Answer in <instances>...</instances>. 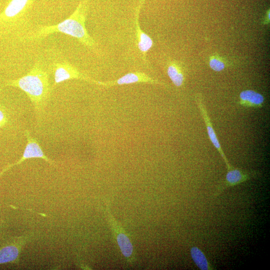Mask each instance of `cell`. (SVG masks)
<instances>
[{"mask_svg": "<svg viewBox=\"0 0 270 270\" xmlns=\"http://www.w3.org/2000/svg\"><path fill=\"white\" fill-rule=\"evenodd\" d=\"M195 100L199 110L201 116L204 122L209 138L214 148L216 149L222 158L226 168H229L232 165L230 164L226 156L223 151L220 142L218 140L216 134L212 124L207 111L206 106L204 102L202 97L200 94H196L195 95Z\"/></svg>", "mask_w": 270, "mask_h": 270, "instance_id": "8", "label": "cell"}, {"mask_svg": "<svg viewBox=\"0 0 270 270\" xmlns=\"http://www.w3.org/2000/svg\"><path fill=\"white\" fill-rule=\"evenodd\" d=\"M190 254L196 266L202 270H212V268L203 252L197 246L190 248Z\"/></svg>", "mask_w": 270, "mask_h": 270, "instance_id": "14", "label": "cell"}, {"mask_svg": "<svg viewBox=\"0 0 270 270\" xmlns=\"http://www.w3.org/2000/svg\"><path fill=\"white\" fill-rule=\"evenodd\" d=\"M166 72L168 76L174 84L180 87L182 86L185 78L181 66L175 61H171L168 64Z\"/></svg>", "mask_w": 270, "mask_h": 270, "instance_id": "13", "label": "cell"}, {"mask_svg": "<svg viewBox=\"0 0 270 270\" xmlns=\"http://www.w3.org/2000/svg\"><path fill=\"white\" fill-rule=\"evenodd\" d=\"M24 134L26 138V144L21 158L16 162L6 166L0 172V176L12 166L19 164L26 160L32 158H40L44 160L50 164L54 166L56 162L50 159L44 152L39 142L30 134L28 130L24 131Z\"/></svg>", "mask_w": 270, "mask_h": 270, "instance_id": "7", "label": "cell"}, {"mask_svg": "<svg viewBox=\"0 0 270 270\" xmlns=\"http://www.w3.org/2000/svg\"><path fill=\"white\" fill-rule=\"evenodd\" d=\"M260 173L256 170H247L231 166L227 169L224 178L217 186L213 194L214 197L218 196L225 190L238 186L252 178L260 176Z\"/></svg>", "mask_w": 270, "mask_h": 270, "instance_id": "6", "label": "cell"}, {"mask_svg": "<svg viewBox=\"0 0 270 270\" xmlns=\"http://www.w3.org/2000/svg\"><path fill=\"white\" fill-rule=\"evenodd\" d=\"M144 0H140L136 8L135 13V27L137 44L138 50L142 54V58L145 63H147L146 54L153 46V41L152 38L142 30L139 22V16L140 8Z\"/></svg>", "mask_w": 270, "mask_h": 270, "instance_id": "10", "label": "cell"}, {"mask_svg": "<svg viewBox=\"0 0 270 270\" xmlns=\"http://www.w3.org/2000/svg\"><path fill=\"white\" fill-rule=\"evenodd\" d=\"M209 65L210 68L216 72H220L226 66L224 60L216 56H212L210 58Z\"/></svg>", "mask_w": 270, "mask_h": 270, "instance_id": "15", "label": "cell"}, {"mask_svg": "<svg viewBox=\"0 0 270 270\" xmlns=\"http://www.w3.org/2000/svg\"><path fill=\"white\" fill-rule=\"evenodd\" d=\"M134 83H148L162 86L164 85V83L157 80H154L146 74L140 72L128 73L114 80L108 82L96 80V84L104 87H110L117 85L128 84Z\"/></svg>", "mask_w": 270, "mask_h": 270, "instance_id": "9", "label": "cell"}, {"mask_svg": "<svg viewBox=\"0 0 270 270\" xmlns=\"http://www.w3.org/2000/svg\"><path fill=\"white\" fill-rule=\"evenodd\" d=\"M106 213L122 254L128 263L134 264L136 258L132 243L124 228L112 216L108 203L106 204Z\"/></svg>", "mask_w": 270, "mask_h": 270, "instance_id": "5", "label": "cell"}, {"mask_svg": "<svg viewBox=\"0 0 270 270\" xmlns=\"http://www.w3.org/2000/svg\"><path fill=\"white\" fill-rule=\"evenodd\" d=\"M8 122V116L4 109L0 106V128L6 125Z\"/></svg>", "mask_w": 270, "mask_h": 270, "instance_id": "16", "label": "cell"}, {"mask_svg": "<svg viewBox=\"0 0 270 270\" xmlns=\"http://www.w3.org/2000/svg\"><path fill=\"white\" fill-rule=\"evenodd\" d=\"M89 0H80L74 11L64 20L54 25L38 26L34 31L23 36L26 42H38L48 35L60 32L76 38L90 48H94L96 42L86 27Z\"/></svg>", "mask_w": 270, "mask_h": 270, "instance_id": "1", "label": "cell"}, {"mask_svg": "<svg viewBox=\"0 0 270 270\" xmlns=\"http://www.w3.org/2000/svg\"><path fill=\"white\" fill-rule=\"evenodd\" d=\"M35 0H11L0 14V26H14L22 24Z\"/></svg>", "mask_w": 270, "mask_h": 270, "instance_id": "4", "label": "cell"}, {"mask_svg": "<svg viewBox=\"0 0 270 270\" xmlns=\"http://www.w3.org/2000/svg\"><path fill=\"white\" fill-rule=\"evenodd\" d=\"M48 68L52 72L54 78L52 90L60 83L69 80H81L94 84L96 82L80 72L75 66L65 60H52Z\"/></svg>", "mask_w": 270, "mask_h": 270, "instance_id": "3", "label": "cell"}, {"mask_svg": "<svg viewBox=\"0 0 270 270\" xmlns=\"http://www.w3.org/2000/svg\"><path fill=\"white\" fill-rule=\"evenodd\" d=\"M20 251V245L12 242L0 248V264L16 262Z\"/></svg>", "mask_w": 270, "mask_h": 270, "instance_id": "12", "label": "cell"}, {"mask_svg": "<svg viewBox=\"0 0 270 270\" xmlns=\"http://www.w3.org/2000/svg\"><path fill=\"white\" fill-rule=\"evenodd\" d=\"M264 102V98L261 94L247 90L240 92L238 104L246 108H259L263 106Z\"/></svg>", "mask_w": 270, "mask_h": 270, "instance_id": "11", "label": "cell"}, {"mask_svg": "<svg viewBox=\"0 0 270 270\" xmlns=\"http://www.w3.org/2000/svg\"><path fill=\"white\" fill-rule=\"evenodd\" d=\"M6 85L24 91L32 103L38 116L52 91L48 70L41 60H38L25 76L8 81Z\"/></svg>", "mask_w": 270, "mask_h": 270, "instance_id": "2", "label": "cell"}]
</instances>
